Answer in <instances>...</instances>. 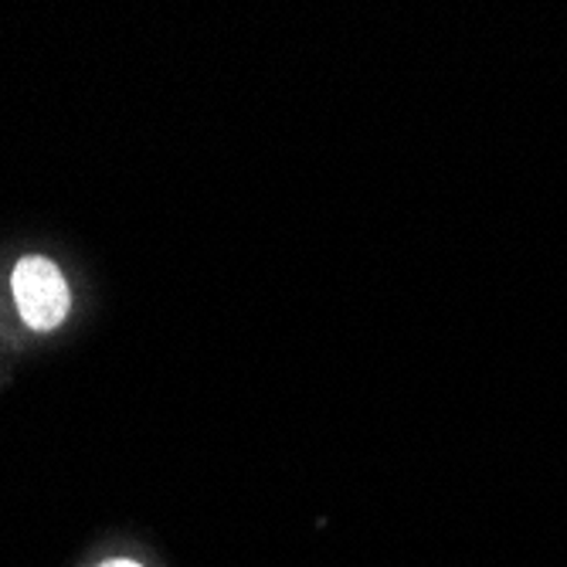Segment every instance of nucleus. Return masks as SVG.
I'll return each mask as SVG.
<instances>
[{
    "mask_svg": "<svg viewBox=\"0 0 567 567\" xmlns=\"http://www.w3.org/2000/svg\"><path fill=\"white\" fill-rule=\"evenodd\" d=\"M102 567H140L136 560H126V557H120V560H106Z\"/></svg>",
    "mask_w": 567,
    "mask_h": 567,
    "instance_id": "f03ea898",
    "label": "nucleus"
},
{
    "mask_svg": "<svg viewBox=\"0 0 567 567\" xmlns=\"http://www.w3.org/2000/svg\"><path fill=\"white\" fill-rule=\"evenodd\" d=\"M14 302L21 309V317L28 327L34 330H55L65 313H69V286L59 272L55 262L41 259V255H31V259H21L14 269Z\"/></svg>",
    "mask_w": 567,
    "mask_h": 567,
    "instance_id": "f257e3e1",
    "label": "nucleus"
}]
</instances>
